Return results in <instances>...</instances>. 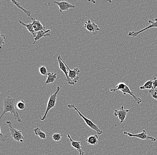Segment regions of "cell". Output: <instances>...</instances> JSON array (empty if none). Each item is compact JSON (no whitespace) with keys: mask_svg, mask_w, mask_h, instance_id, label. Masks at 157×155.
I'll return each instance as SVG.
<instances>
[{"mask_svg":"<svg viewBox=\"0 0 157 155\" xmlns=\"http://www.w3.org/2000/svg\"><path fill=\"white\" fill-rule=\"evenodd\" d=\"M68 107L70 109H74L77 113H78V115L80 116L85 122L88 127H90L92 130H95L97 132L98 135H101L103 134V131L99 128V126L98 125L95 124L92 120H90L87 118L85 117L83 114L81 113L80 111L78 110V109L75 107L74 104L68 105Z\"/></svg>","mask_w":157,"mask_h":155,"instance_id":"7a4b0ae2","label":"cell"},{"mask_svg":"<svg viewBox=\"0 0 157 155\" xmlns=\"http://www.w3.org/2000/svg\"><path fill=\"white\" fill-rule=\"evenodd\" d=\"M31 23L32 24L33 30L36 33L41 30H44V31L47 30L45 26L42 24L40 21L36 20L34 17L31 18Z\"/></svg>","mask_w":157,"mask_h":155,"instance_id":"7c38bea8","label":"cell"},{"mask_svg":"<svg viewBox=\"0 0 157 155\" xmlns=\"http://www.w3.org/2000/svg\"><path fill=\"white\" fill-rule=\"evenodd\" d=\"M129 111V110L124 109V107L122 106L119 109L115 110L114 112V114L115 116H117L118 119H119L120 123L119 125H120L121 123H124V121L126 118V115L128 113Z\"/></svg>","mask_w":157,"mask_h":155,"instance_id":"ba28073f","label":"cell"},{"mask_svg":"<svg viewBox=\"0 0 157 155\" xmlns=\"http://www.w3.org/2000/svg\"><path fill=\"white\" fill-rule=\"evenodd\" d=\"M7 138V137L6 135H4L2 134L1 128H0V140H1V142H4L6 140Z\"/></svg>","mask_w":157,"mask_h":155,"instance_id":"4316f807","label":"cell"},{"mask_svg":"<svg viewBox=\"0 0 157 155\" xmlns=\"http://www.w3.org/2000/svg\"><path fill=\"white\" fill-rule=\"evenodd\" d=\"M16 107L19 110H23L25 108V102L23 100H20L17 103Z\"/></svg>","mask_w":157,"mask_h":155,"instance_id":"7402d4cb","label":"cell"},{"mask_svg":"<svg viewBox=\"0 0 157 155\" xmlns=\"http://www.w3.org/2000/svg\"><path fill=\"white\" fill-rule=\"evenodd\" d=\"M98 135H91L89 136L86 142H87L88 145H96L98 143Z\"/></svg>","mask_w":157,"mask_h":155,"instance_id":"2e32d148","label":"cell"},{"mask_svg":"<svg viewBox=\"0 0 157 155\" xmlns=\"http://www.w3.org/2000/svg\"><path fill=\"white\" fill-rule=\"evenodd\" d=\"M58 62L59 68L65 74L66 77V80L69 85H74L73 81H72L68 77V70L66 66L64 64V61L62 58L61 56H59L58 57Z\"/></svg>","mask_w":157,"mask_h":155,"instance_id":"8992f818","label":"cell"},{"mask_svg":"<svg viewBox=\"0 0 157 155\" xmlns=\"http://www.w3.org/2000/svg\"><path fill=\"white\" fill-rule=\"evenodd\" d=\"M149 93L153 99L157 100V90L155 89H151L149 90Z\"/></svg>","mask_w":157,"mask_h":155,"instance_id":"d4e9b609","label":"cell"},{"mask_svg":"<svg viewBox=\"0 0 157 155\" xmlns=\"http://www.w3.org/2000/svg\"><path fill=\"white\" fill-rule=\"evenodd\" d=\"M11 2L13 3V4L16 6L17 7V8L19 9L20 10L22 11L23 12H24L26 14V15L28 17H30L31 15V11L29 10H27L25 9H24L23 7L21 6V5L18 2H17V1H13V0H11Z\"/></svg>","mask_w":157,"mask_h":155,"instance_id":"ac0fdd59","label":"cell"},{"mask_svg":"<svg viewBox=\"0 0 157 155\" xmlns=\"http://www.w3.org/2000/svg\"><path fill=\"white\" fill-rule=\"evenodd\" d=\"M5 40H6V36L1 34L0 35V49H2L3 46L4 45Z\"/></svg>","mask_w":157,"mask_h":155,"instance_id":"484cf974","label":"cell"},{"mask_svg":"<svg viewBox=\"0 0 157 155\" xmlns=\"http://www.w3.org/2000/svg\"><path fill=\"white\" fill-rule=\"evenodd\" d=\"M84 28L93 34H97V31L101 30L98 25L95 22H92L90 19L85 21Z\"/></svg>","mask_w":157,"mask_h":155,"instance_id":"9c48e42d","label":"cell"},{"mask_svg":"<svg viewBox=\"0 0 157 155\" xmlns=\"http://www.w3.org/2000/svg\"><path fill=\"white\" fill-rule=\"evenodd\" d=\"M4 110L0 116L2 118L7 113H10L14 116L15 119L19 122H21L22 119L18 114V113L16 110L15 106L16 104V100L10 96H7L6 98H4Z\"/></svg>","mask_w":157,"mask_h":155,"instance_id":"6da1fadb","label":"cell"},{"mask_svg":"<svg viewBox=\"0 0 157 155\" xmlns=\"http://www.w3.org/2000/svg\"><path fill=\"white\" fill-rule=\"evenodd\" d=\"M156 88H157V78L155 77L153 80V89H155Z\"/></svg>","mask_w":157,"mask_h":155,"instance_id":"83f0119b","label":"cell"},{"mask_svg":"<svg viewBox=\"0 0 157 155\" xmlns=\"http://www.w3.org/2000/svg\"><path fill=\"white\" fill-rule=\"evenodd\" d=\"M39 73L42 75L46 76L48 75V72L47 68L44 65L41 66L39 68Z\"/></svg>","mask_w":157,"mask_h":155,"instance_id":"603a6c76","label":"cell"},{"mask_svg":"<svg viewBox=\"0 0 157 155\" xmlns=\"http://www.w3.org/2000/svg\"><path fill=\"white\" fill-rule=\"evenodd\" d=\"M54 3L58 6L60 12L63 13V12L68 10L70 9H73L75 8V6L71 4L68 2L63 1V2H58L55 1Z\"/></svg>","mask_w":157,"mask_h":155,"instance_id":"30bf717a","label":"cell"},{"mask_svg":"<svg viewBox=\"0 0 157 155\" xmlns=\"http://www.w3.org/2000/svg\"><path fill=\"white\" fill-rule=\"evenodd\" d=\"M64 64L68 70L69 78L72 80L75 84L77 83V81L79 79V77H78V75L80 72V70L78 68H75L73 70H71V69H70L68 66L64 62Z\"/></svg>","mask_w":157,"mask_h":155,"instance_id":"8fae6325","label":"cell"},{"mask_svg":"<svg viewBox=\"0 0 157 155\" xmlns=\"http://www.w3.org/2000/svg\"><path fill=\"white\" fill-rule=\"evenodd\" d=\"M124 134L128 135L129 137H136V138L142 140H151L153 142H155L157 140V139L155 138L147 135V132L145 130H142V133H139V134H132L130 132H127V131H124Z\"/></svg>","mask_w":157,"mask_h":155,"instance_id":"5b68a950","label":"cell"},{"mask_svg":"<svg viewBox=\"0 0 157 155\" xmlns=\"http://www.w3.org/2000/svg\"><path fill=\"white\" fill-rule=\"evenodd\" d=\"M120 91L122 92L124 95L128 94L130 96H132V98L134 99L135 103H137L138 104H139L142 103V99L141 98L137 97L136 95H134L127 85H125V87L123 90H121Z\"/></svg>","mask_w":157,"mask_h":155,"instance_id":"4fadbf2b","label":"cell"},{"mask_svg":"<svg viewBox=\"0 0 157 155\" xmlns=\"http://www.w3.org/2000/svg\"><path fill=\"white\" fill-rule=\"evenodd\" d=\"M34 134L36 136H38L40 139L42 140H45L47 138V135L46 133L42 131L39 127H37L34 130Z\"/></svg>","mask_w":157,"mask_h":155,"instance_id":"ffe728a7","label":"cell"},{"mask_svg":"<svg viewBox=\"0 0 157 155\" xmlns=\"http://www.w3.org/2000/svg\"><path fill=\"white\" fill-rule=\"evenodd\" d=\"M19 23L20 25L26 27L27 30L33 35V37H34V38L36 37V33H36V32L34 31V30H33L31 22H30L29 24H26V23H25L24 22H23V21H21L19 20Z\"/></svg>","mask_w":157,"mask_h":155,"instance_id":"e0dca14e","label":"cell"},{"mask_svg":"<svg viewBox=\"0 0 157 155\" xmlns=\"http://www.w3.org/2000/svg\"><path fill=\"white\" fill-rule=\"evenodd\" d=\"M62 136V134H60V133H54L53 134L52 137V139L54 141L58 142V141L61 140Z\"/></svg>","mask_w":157,"mask_h":155,"instance_id":"cb8c5ba5","label":"cell"},{"mask_svg":"<svg viewBox=\"0 0 157 155\" xmlns=\"http://www.w3.org/2000/svg\"><path fill=\"white\" fill-rule=\"evenodd\" d=\"M153 80H149L143 86L140 87L141 90H151L153 89Z\"/></svg>","mask_w":157,"mask_h":155,"instance_id":"44dd1931","label":"cell"},{"mask_svg":"<svg viewBox=\"0 0 157 155\" xmlns=\"http://www.w3.org/2000/svg\"><path fill=\"white\" fill-rule=\"evenodd\" d=\"M60 90V88L58 86L57 88V90H56V92L50 96L48 101V105H47L46 111H45V114H44L43 117H41L40 116V120L42 121L45 120V119L47 118V114H48L49 111L51 110L53 108L55 107H56V103L57 101V95Z\"/></svg>","mask_w":157,"mask_h":155,"instance_id":"3957f363","label":"cell"},{"mask_svg":"<svg viewBox=\"0 0 157 155\" xmlns=\"http://www.w3.org/2000/svg\"><path fill=\"white\" fill-rule=\"evenodd\" d=\"M47 76H48V78L45 82L46 85L53 83L56 79L57 74L54 72H49Z\"/></svg>","mask_w":157,"mask_h":155,"instance_id":"d6986e66","label":"cell"},{"mask_svg":"<svg viewBox=\"0 0 157 155\" xmlns=\"http://www.w3.org/2000/svg\"><path fill=\"white\" fill-rule=\"evenodd\" d=\"M67 137L70 141L71 147L78 151L79 154V155H84V153L82 149V147L80 145V141H74L69 134H67Z\"/></svg>","mask_w":157,"mask_h":155,"instance_id":"5bb4252c","label":"cell"},{"mask_svg":"<svg viewBox=\"0 0 157 155\" xmlns=\"http://www.w3.org/2000/svg\"><path fill=\"white\" fill-rule=\"evenodd\" d=\"M6 124L10 128V133L13 140L15 141L23 143L24 142V136L22 134L21 130H18L13 127L11 121H7Z\"/></svg>","mask_w":157,"mask_h":155,"instance_id":"277c9868","label":"cell"},{"mask_svg":"<svg viewBox=\"0 0 157 155\" xmlns=\"http://www.w3.org/2000/svg\"><path fill=\"white\" fill-rule=\"evenodd\" d=\"M51 30H52V29H49V30H46V31L41 30V31L37 32L36 37L34 38V41L33 45H35L37 41L40 40V39H42L43 37L50 36Z\"/></svg>","mask_w":157,"mask_h":155,"instance_id":"9a60e30c","label":"cell"},{"mask_svg":"<svg viewBox=\"0 0 157 155\" xmlns=\"http://www.w3.org/2000/svg\"><path fill=\"white\" fill-rule=\"evenodd\" d=\"M149 23H150V25L147 26L146 28L142 29V30H139V31L135 32L134 31H130L128 33V36H131V37H137V35H139L140 33H142L144 31H146L148 29H151L152 28H157V18H156L155 19V21H152V20H150L149 21Z\"/></svg>","mask_w":157,"mask_h":155,"instance_id":"52a82bcc","label":"cell"}]
</instances>
